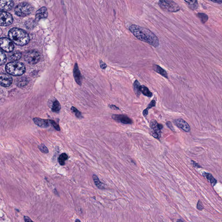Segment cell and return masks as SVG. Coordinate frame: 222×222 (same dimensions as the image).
Returning <instances> with one entry per match:
<instances>
[{
	"instance_id": "34",
	"label": "cell",
	"mask_w": 222,
	"mask_h": 222,
	"mask_svg": "<svg viewBox=\"0 0 222 222\" xmlns=\"http://www.w3.org/2000/svg\"><path fill=\"white\" fill-rule=\"evenodd\" d=\"M197 209L199 210H202L204 209L202 204L200 201H199L197 203Z\"/></svg>"
},
{
	"instance_id": "7",
	"label": "cell",
	"mask_w": 222,
	"mask_h": 222,
	"mask_svg": "<svg viewBox=\"0 0 222 222\" xmlns=\"http://www.w3.org/2000/svg\"><path fill=\"white\" fill-rule=\"evenodd\" d=\"M151 134L152 136L155 138L159 139L161 137V130L163 128V126L158 124L156 121L153 120L150 122Z\"/></svg>"
},
{
	"instance_id": "12",
	"label": "cell",
	"mask_w": 222,
	"mask_h": 222,
	"mask_svg": "<svg viewBox=\"0 0 222 222\" xmlns=\"http://www.w3.org/2000/svg\"><path fill=\"white\" fill-rule=\"evenodd\" d=\"M14 2L13 0H1L0 9L1 11H9L13 8Z\"/></svg>"
},
{
	"instance_id": "14",
	"label": "cell",
	"mask_w": 222,
	"mask_h": 222,
	"mask_svg": "<svg viewBox=\"0 0 222 222\" xmlns=\"http://www.w3.org/2000/svg\"><path fill=\"white\" fill-rule=\"evenodd\" d=\"M48 13L47 8L45 7H42L37 11L36 13V19L37 21L43 19L47 18Z\"/></svg>"
},
{
	"instance_id": "29",
	"label": "cell",
	"mask_w": 222,
	"mask_h": 222,
	"mask_svg": "<svg viewBox=\"0 0 222 222\" xmlns=\"http://www.w3.org/2000/svg\"><path fill=\"white\" fill-rule=\"evenodd\" d=\"M38 148L39 149L40 151L42 153L44 154H47L49 153V150L48 148L44 144H42L41 145L38 146Z\"/></svg>"
},
{
	"instance_id": "18",
	"label": "cell",
	"mask_w": 222,
	"mask_h": 222,
	"mask_svg": "<svg viewBox=\"0 0 222 222\" xmlns=\"http://www.w3.org/2000/svg\"><path fill=\"white\" fill-rule=\"evenodd\" d=\"M187 3L189 8L192 10H197L198 8V2L197 0H184Z\"/></svg>"
},
{
	"instance_id": "28",
	"label": "cell",
	"mask_w": 222,
	"mask_h": 222,
	"mask_svg": "<svg viewBox=\"0 0 222 222\" xmlns=\"http://www.w3.org/2000/svg\"><path fill=\"white\" fill-rule=\"evenodd\" d=\"M28 83V80L25 77L21 78L18 80L17 85L19 87H23L27 85Z\"/></svg>"
},
{
	"instance_id": "37",
	"label": "cell",
	"mask_w": 222,
	"mask_h": 222,
	"mask_svg": "<svg viewBox=\"0 0 222 222\" xmlns=\"http://www.w3.org/2000/svg\"><path fill=\"white\" fill-rule=\"evenodd\" d=\"M208 1L217 4H222V0H208Z\"/></svg>"
},
{
	"instance_id": "32",
	"label": "cell",
	"mask_w": 222,
	"mask_h": 222,
	"mask_svg": "<svg viewBox=\"0 0 222 222\" xmlns=\"http://www.w3.org/2000/svg\"><path fill=\"white\" fill-rule=\"evenodd\" d=\"M49 122H50V123L52 124L53 126V127L56 129L57 131H60V130L59 126V125H58V124H57L54 121L51 120H49Z\"/></svg>"
},
{
	"instance_id": "36",
	"label": "cell",
	"mask_w": 222,
	"mask_h": 222,
	"mask_svg": "<svg viewBox=\"0 0 222 222\" xmlns=\"http://www.w3.org/2000/svg\"><path fill=\"white\" fill-rule=\"evenodd\" d=\"M109 108H110V109H113V110H119V108H118V107H117V106H115V105H109Z\"/></svg>"
},
{
	"instance_id": "39",
	"label": "cell",
	"mask_w": 222,
	"mask_h": 222,
	"mask_svg": "<svg viewBox=\"0 0 222 222\" xmlns=\"http://www.w3.org/2000/svg\"><path fill=\"white\" fill-rule=\"evenodd\" d=\"M191 162H193L192 164L194 167H197V168H201V166H200L198 164H197V163H196L195 162H193V161H191Z\"/></svg>"
},
{
	"instance_id": "38",
	"label": "cell",
	"mask_w": 222,
	"mask_h": 222,
	"mask_svg": "<svg viewBox=\"0 0 222 222\" xmlns=\"http://www.w3.org/2000/svg\"><path fill=\"white\" fill-rule=\"evenodd\" d=\"M24 220H25V221L26 222H33V221L32 220L30 219V218L29 217H28V216H24Z\"/></svg>"
},
{
	"instance_id": "21",
	"label": "cell",
	"mask_w": 222,
	"mask_h": 222,
	"mask_svg": "<svg viewBox=\"0 0 222 222\" xmlns=\"http://www.w3.org/2000/svg\"><path fill=\"white\" fill-rule=\"evenodd\" d=\"M141 85L139 82L137 80H135L133 84L134 91L135 92L137 96L139 97L141 94V92L140 91V87Z\"/></svg>"
},
{
	"instance_id": "11",
	"label": "cell",
	"mask_w": 222,
	"mask_h": 222,
	"mask_svg": "<svg viewBox=\"0 0 222 222\" xmlns=\"http://www.w3.org/2000/svg\"><path fill=\"white\" fill-rule=\"evenodd\" d=\"M174 123L178 128L182 129L183 131L186 132H190V126L189 124L182 119H178L174 120Z\"/></svg>"
},
{
	"instance_id": "26",
	"label": "cell",
	"mask_w": 222,
	"mask_h": 222,
	"mask_svg": "<svg viewBox=\"0 0 222 222\" xmlns=\"http://www.w3.org/2000/svg\"><path fill=\"white\" fill-rule=\"evenodd\" d=\"M61 109L60 104L57 100L53 102L52 105V111L55 112H58Z\"/></svg>"
},
{
	"instance_id": "33",
	"label": "cell",
	"mask_w": 222,
	"mask_h": 222,
	"mask_svg": "<svg viewBox=\"0 0 222 222\" xmlns=\"http://www.w3.org/2000/svg\"><path fill=\"white\" fill-rule=\"evenodd\" d=\"M100 66L101 68V69H106V67H107V64H106V63H104V62H103V61L100 60Z\"/></svg>"
},
{
	"instance_id": "5",
	"label": "cell",
	"mask_w": 222,
	"mask_h": 222,
	"mask_svg": "<svg viewBox=\"0 0 222 222\" xmlns=\"http://www.w3.org/2000/svg\"><path fill=\"white\" fill-rule=\"evenodd\" d=\"M33 10V7L29 3L24 2L19 4L16 7L14 12L18 16L25 17L30 15Z\"/></svg>"
},
{
	"instance_id": "6",
	"label": "cell",
	"mask_w": 222,
	"mask_h": 222,
	"mask_svg": "<svg viewBox=\"0 0 222 222\" xmlns=\"http://www.w3.org/2000/svg\"><path fill=\"white\" fill-rule=\"evenodd\" d=\"M41 56L39 53L35 50H30L26 53L25 56V61L30 65H34L39 61Z\"/></svg>"
},
{
	"instance_id": "8",
	"label": "cell",
	"mask_w": 222,
	"mask_h": 222,
	"mask_svg": "<svg viewBox=\"0 0 222 222\" xmlns=\"http://www.w3.org/2000/svg\"><path fill=\"white\" fill-rule=\"evenodd\" d=\"M13 22L12 16L6 11H1L0 25L1 26L6 27L11 25Z\"/></svg>"
},
{
	"instance_id": "31",
	"label": "cell",
	"mask_w": 222,
	"mask_h": 222,
	"mask_svg": "<svg viewBox=\"0 0 222 222\" xmlns=\"http://www.w3.org/2000/svg\"><path fill=\"white\" fill-rule=\"evenodd\" d=\"M71 110L72 112H74L76 116L78 118L80 119L82 118V115L81 113L77 109H76L74 107H72L71 108Z\"/></svg>"
},
{
	"instance_id": "13",
	"label": "cell",
	"mask_w": 222,
	"mask_h": 222,
	"mask_svg": "<svg viewBox=\"0 0 222 222\" xmlns=\"http://www.w3.org/2000/svg\"><path fill=\"white\" fill-rule=\"evenodd\" d=\"M12 78L10 75L6 74H1V86L4 87H9L12 84Z\"/></svg>"
},
{
	"instance_id": "1",
	"label": "cell",
	"mask_w": 222,
	"mask_h": 222,
	"mask_svg": "<svg viewBox=\"0 0 222 222\" xmlns=\"http://www.w3.org/2000/svg\"><path fill=\"white\" fill-rule=\"evenodd\" d=\"M129 30L138 39L146 42L154 47H158L159 41L158 37L149 29L138 25H132L129 27Z\"/></svg>"
},
{
	"instance_id": "25",
	"label": "cell",
	"mask_w": 222,
	"mask_h": 222,
	"mask_svg": "<svg viewBox=\"0 0 222 222\" xmlns=\"http://www.w3.org/2000/svg\"><path fill=\"white\" fill-rule=\"evenodd\" d=\"M197 16L201 20V21L203 24H205V23L207 22L208 19H209L207 14H206L203 13H198L197 14Z\"/></svg>"
},
{
	"instance_id": "10",
	"label": "cell",
	"mask_w": 222,
	"mask_h": 222,
	"mask_svg": "<svg viewBox=\"0 0 222 222\" xmlns=\"http://www.w3.org/2000/svg\"><path fill=\"white\" fill-rule=\"evenodd\" d=\"M111 117L114 120L124 124H131L133 123L130 118L124 115L114 114L112 115Z\"/></svg>"
},
{
	"instance_id": "30",
	"label": "cell",
	"mask_w": 222,
	"mask_h": 222,
	"mask_svg": "<svg viewBox=\"0 0 222 222\" xmlns=\"http://www.w3.org/2000/svg\"><path fill=\"white\" fill-rule=\"evenodd\" d=\"M0 56H1V63H0V64H1V65H2L3 64H5V62H6L7 57H6V54L2 50H1Z\"/></svg>"
},
{
	"instance_id": "19",
	"label": "cell",
	"mask_w": 222,
	"mask_h": 222,
	"mask_svg": "<svg viewBox=\"0 0 222 222\" xmlns=\"http://www.w3.org/2000/svg\"><path fill=\"white\" fill-rule=\"evenodd\" d=\"M140 91L142 93L148 97H151L152 96V93L150 92L148 88L144 85H142L140 87Z\"/></svg>"
},
{
	"instance_id": "16",
	"label": "cell",
	"mask_w": 222,
	"mask_h": 222,
	"mask_svg": "<svg viewBox=\"0 0 222 222\" xmlns=\"http://www.w3.org/2000/svg\"><path fill=\"white\" fill-rule=\"evenodd\" d=\"M73 76L76 81L79 85L82 84V78L77 64H76L73 69Z\"/></svg>"
},
{
	"instance_id": "15",
	"label": "cell",
	"mask_w": 222,
	"mask_h": 222,
	"mask_svg": "<svg viewBox=\"0 0 222 222\" xmlns=\"http://www.w3.org/2000/svg\"><path fill=\"white\" fill-rule=\"evenodd\" d=\"M33 121L36 125H37L41 128H47L49 126V120L39 118H35L33 119Z\"/></svg>"
},
{
	"instance_id": "27",
	"label": "cell",
	"mask_w": 222,
	"mask_h": 222,
	"mask_svg": "<svg viewBox=\"0 0 222 222\" xmlns=\"http://www.w3.org/2000/svg\"><path fill=\"white\" fill-rule=\"evenodd\" d=\"M21 57V53L20 52H15L9 57V60L12 61H17Z\"/></svg>"
},
{
	"instance_id": "9",
	"label": "cell",
	"mask_w": 222,
	"mask_h": 222,
	"mask_svg": "<svg viewBox=\"0 0 222 222\" xmlns=\"http://www.w3.org/2000/svg\"><path fill=\"white\" fill-rule=\"evenodd\" d=\"M12 41L7 38H1L0 40L1 49L6 52H12L14 48V45Z\"/></svg>"
},
{
	"instance_id": "40",
	"label": "cell",
	"mask_w": 222,
	"mask_h": 222,
	"mask_svg": "<svg viewBox=\"0 0 222 222\" xmlns=\"http://www.w3.org/2000/svg\"><path fill=\"white\" fill-rule=\"evenodd\" d=\"M75 221L76 222H77V221L80 222V220H79L77 219V220H76Z\"/></svg>"
},
{
	"instance_id": "22",
	"label": "cell",
	"mask_w": 222,
	"mask_h": 222,
	"mask_svg": "<svg viewBox=\"0 0 222 222\" xmlns=\"http://www.w3.org/2000/svg\"><path fill=\"white\" fill-rule=\"evenodd\" d=\"M93 179L95 184L98 188L100 189H105V185L100 181L99 178L96 175H93Z\"/></svg>"
},
{
	"instance_id": "2",
	"label": "cell",
	"mask_w": 222,
	"mask_h": 222,
	"mask_svg": "<svg viewBox=\"0 0 222 222\" xmlns=\"http://www.w3.org/2000/svg\"><path fill=\"white\" fill-rule=\"evenodd\" d=\"M8 37L13 42L20 46L27 45L30 41L29 35L25 30L18 28L10 29L8 32Z\"/></svg>"
},
{
	"instance_id": "35",
	"label": "cell",
	"mask_w": 222,
	"mask_h": 222,
	"mask_svg": "<svg viewBox=\"0 0 222 222\" xmlns=\"http://www.w3.org/2000/svg\"><path fill=\"white\" fill-rule=\"evenodd\" d=\"M166 125H167V126H168V128H170V129H171L172 131H174V128H173V126H172V124H171V123H170V122H167V123H166Z\"/></svg>"
},
{
	"instance_id": "24",
	"label": "cell",
	"mask_w": 222,
	"mask_h": 222,
	"mask_svg": "<svg viewBox=\"0 0 222 222\" xmlns=\"http://www.w3.org/2000/svg\"><path fill=\"white\" fill-rule=\"evenodd\" d=\"M156 106V101L154 100H152L150 103L148 104V107L145 110H144L143 111V116L145 117L147 116V115L148 114V111L149 109H151V108L153 107H155Z\"/></svg>"
},
{
	"instance_id": "20",
	"label": "cell",
	"mask_w": 222,
	"mask_h": 222,
	"mask_svg": "<svg viewBox=\"0 0 222 222\" xmlns=\"http://www.w3.org/2000/svg\"><path fill=\"white\" fill-rule=\"evenodd\" d=\"M203 175L208 180L210 181V183L212 186H214L217 183V181L213 177L212 174L210 173H206V172H204Z\"/></svg>"
},
{
	"instance_id": "23",
	"label": "cell",
	"mask_w": 222,
	"mask_h": 222,
	"mask_svg": "<svg viewBox=\"0 0 222 222\" xmlns=\"http://www.w3.org/2000/svg\"><path fill=\"white\" fill-rule=\"evenodd\" d=\"M68 159V156L66 153H62L60 155L59 157L58 161L59 164L61 166H64L65 164V161Z\"/></svg>"
},
{
	"instance_id": "17",
	"label": "cell",
	"mask_w": 222,
	"mask_h": 222,
	"mask_svg": "<svg viewBox=\"0 0 222 222\" xmlns=\"http://www.w3.org/2000/svg\"><path fill=\"white\" fill-rule=\"evenodd\" d=\"M153 69L154 71L161 75L162 76L166 78V79H168V75L167 72L158 65L154 64L153 66Z\"/></svg>"
},
{
	"instance_id": "3",
	"label": "cell",
	"mask_w": 222,
	"mask_h": 222,
	"mask_svg": "<svg viewBox=\"0 0 222 222\" xmlns=\"http://www.w3.org/2000/svg\"><path fill=\"white\" fill-rule=\"evenodd\" d=\"M5 69L8 74L14 76H20L25 73V67L22 63L14 61L8 63L5 67Z\"/></svg>"
},
{
	"instance_id": "4",
	"label": "cell",
	"mask_w": 222,
	"mask_h": 222,
	"mask_svg": "<svg viewBox=\"0 0 222 222\" xmlns=\"http://www.w3.org/2000/svg\"><path fill=\"white\" fill-rule=\"evenodd\" d=\"M158 5L163 10L169 12H177L180 10L177 3L171 0H159Z\"/></svg>"
}]
</instances>
